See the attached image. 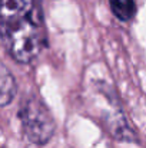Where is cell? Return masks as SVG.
<instances>
[{
  "label": "cell",
  "instance_id": "6da1fadb",
  "mask_svg": "<svg viewBox=\"0 0 146 148\" xmlns=\"http://www.w3.org/2000/svg\"><path fill=\"white\" fill-rule=\"evenodd\" d=\"M0 35L12 58L20 63L32 62L43 45L42 30L35 16L0 30Z\"/></svg>",
  "mask_w": 146,
  "mask_h": 148
},
{
  "label": "cell",
  "instance_id": "7a4b0ae2",
  "mask_svg": "<svg viewBox=\"0 0 146 148\" xmlns=\"http://www.w3.org/2000/svg\"><path fill=\"white\" fill-rule=\"evenodd\" d=\"M19 118L24 135L37 145H45L54 134V124L50 112L45 103L35 97L23 101Z\"/></svg>",
  "mask_w": 146,
  "mask_h": 148
},
{
  "label": "cell",
  "instance_id": "3957f363",
  "mask_svg": "<svg viewBox=\"0 0 146 148\" xmlns=\"http://www.w3.org/2000/svg\"><path fill=\"white\" fill-rule=\"evenodd\" d=\"M35 16L33 0H0V30Z\"/></svg>",
  "mask_w": 146,
  "mask_h": 148
},
{
  "label": "cell",
  "instance_id": "277c9868",
  "mask_svg": "<svg viewBox=\"0 0 146 148\" xmlns=\"http://www.w3.org/2000/svg\"><path fill=\"white\" fill-rule=\"evenodd\" d=\"M16 95V82L12 73L0 65V106L12 102Z\"/></svg>",
  "mask_w": 146,
  "mask_h": 148
},
{
  "label": "cell",
  "instance_id": "5b68a950",
  "mask_svg": "<svg viewBox=\"0 0 146 148\" xmlns=\"http://www.w3.org/2000/svg\"><path fill=\"white\" fill-rule=\"evenodd\" d=\"M109 3L113 14L122 22L130 20L136 13L135 0H109Z\"/></svg>",
  "mask_w": 146,
  "mask_h": 148
}]
</instances>
